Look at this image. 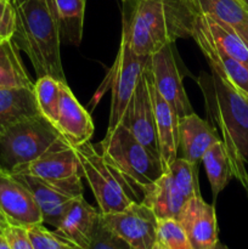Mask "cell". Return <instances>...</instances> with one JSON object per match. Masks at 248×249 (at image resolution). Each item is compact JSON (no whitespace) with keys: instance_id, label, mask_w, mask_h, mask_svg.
I'll list each match as a JSON object with an SVG mask.
<instances>
[{"instance_id":"1","label":"cell","mask_w":248,"mask_h":249,"mask_svg":"<svg viewBox=\"0 0 248 249\" xmlns=\"http://www.w3.org/2000/svg\"><path fill=\"white\" fill-rule=\"evenodd\" d=\"M123 27L130 49L151 57L177 39L191 36L195 12L189 0H124Z\"/></svg>"},{"instance_id":"2","label":"cell","mask_w":248,"mask_h":249,"mask_svg":"<svg viewBox=\"0 0 248 249\" xmlns=\"http://www.w3.org/2000/svg\"><path fill=\"white\" fill-rule=\"evenodd\" d=\"M15 11L12 39L28 56L39 78L67 83L61 61V38L55 0H10Z\"/></svg>"},{"instance_id":"3","label":"cell","mask_w":248,"mask_h":249,"mask_svg":"<svg viewBox=\"0 0 248 249\" xmlns=\"http://www.w3.org/2000/svg\"><path fill=\"white\" fill-rule=\"evenodd\" d=\"M198 84L209 117L220 130L232 178L245 189L248 184V102L213 70L211 74L202 73Z\"/></svg>"},{"instance_id":"4","label":"cell","mask_w":248,"mask_h":249,"mask_svg":"<svg viewBox=\"0 0 248 249\" xmlns=\"http://www.w3.org/2000/svg\"><path fill=\"white\" fill-rule=\"evenodd\" d=\"M97 151L142 195L163 174L159 158L151 153L123 123L107 130Z\"/></svg>"},{"instance_id":"5","label":"cell","mask_w":248,"mask_h":249,"mask_svg":"<svg viewBox=\"0 0 248 249\" xmlns=\"http://www.w3.org/2000/svg\"><path fill=\"white\" fill-rule=\"evenodd\" d=\"M67 145L60 131L39 113L0 135V170L15 173L49 151Z\"/></svg>"},{"instance_id":"6","label":"cell","mask_w":248,"mask_h":249,"mask_svg":"<svg viewBox=\"0 0 248 249\" xmlns=\"http://www.w3.org/2000/svg\"><path fill=\"white\" fill-rule=\"evenodd\" d=\"M83 174L94 194L101 214L118 213L134 202H141L136 189L88 142L74 147Z\"/></svg>"},{"instance_id":"7","label":"cell","mask_w":248,"mask_h":249,"mask_svg":"<svg viewBox=\"0 0 248 249\" xmlns=\"http://www.w3.org/2000/svg\"><path fill=\"white\" fill-rule=\"evenodd\" d=\"M199 195L198 165L177 157L145 190L141 202L152 209L157 219H177L185 204Z\"/></svg>"},{"instance_id":"8","label":"cell","mask_w":248,"mask_h":249,"mask_svg":"<svg viewBox=\"0 0 248 249\" xmlns=\"http://www.w3.org/2000/svg\"><path fill=\"white\" fill-rule=\"evenodd\" d=\"M146 58L139 57L131 50L125 31L122 29L119 50L111 74V112L107 130L116 128L123 121Z\"/></svg>"},{"instance_id":"9","label":"cell","mask_w":248,"mask_h":249,"mask_svg":"<svg viewBox=\"0 0 248 249\" xmlns=\"http://www.w3.org/2000/svg\"><path fill=\"white\" fill-rule=\"evenodd\" d=\"M151 70V57H147L122 123L151 153L160 160L155 109L150 90Z\"/></svg>"},{"instance_id":"10","label":"cell","mask_w":248,"mask_h":249,"mask_svg":"<svg viewBox=\"0 0 248 249\" xmlns=\"http://www.w3.org/2000/svg\"><path fill=\"white\" fill-rule=\"evenodd\" d=\"M11 174V173H10ZM31 191L40 209L43 224L57 228L72 199L83 195L82 180L55 182L31 174H12Z\"/></svg>"},{"instance_id":"11","label":"cell","mask_w":248,"mask_h":249,"mask_svg":"<svg viewBox=\"0 0 248 249\" xmlns=\"http://www.w3.org/2000/svg\"><path fill=\"white\" fill-rule=\"evenodd\" d=\"M105 224L130 249H152L157 243L158 219L142 202H134L118 213L101 214Z\"/></svg>"},{"instance_id":"12","label":"cell","mask_w":248,"mask_h":249,"mask_svg":"<svg viewBox=\"0 0 248 249\" xmlns=\"http://www.w3.org/2000/svg\"><path fill=\"white\" fill-rule=\"evenodd\" d=\"M153 83L160 96L168 102L173 111L180 118L194 113L189 101L184 83L181 68L177 63L174 44H169L151 56Z\"/></svg>"},{"instance_id":"13","label":"cell","mask_w":248,"mask_h":249,"mask_svg":"<svg viewBox=\"0 0 248 249\" xmlns=\"http://www.w3.org/2000/svg\"><path fill=\"white\" fill-rule=\"evenodd\" d=\"M0 211L11 226L28 229L43 224L40 209L31 191L4 170H0Z\"/></svg>"},{"instance_id":"14","label":"cell","mask_w":248,"mask_h":249,"mask_svg":"<svg viewBox=\"0 0 248 249\" xmlns=\"http://www.w3.org/2000/svg\"><path fill=\"white\" fill-rule=\"evenodd\" d=\"M191 36L208 61L211 70L215 71L231 89L235 90L248 102V66L230 57L220 49L216 48L204 27L202 26L197 12Z\"/></svg>"},{"instance_id":"15","label":"cell","mask_w":248,"mask_h":249,"mask_svg":"<svg viewBox=\"0 0 248 249\" xmlns=\"http://www.w3.org/2000/svg\"><path fill=\"white\" fill-rule=\"evenodd\" d=\"M194 249H212L219 242L215 208L202 196L187 202L177 219Z\"/></svg>"},{"instance_id":"16","label":"cell","mask_w":248,"mask_h":249,"mask_svg":"<svg viewBox=\"0 0 248 249\" xmlns=\"http://www.w3.org/2000/svg\"><path fill=\"white\" fill-rule=\"evenodd\" d=\"M18 173L55 182L74 181L84 177L79 158L71 145L53 148L11 174Z\"/></svg>"},{"instance_id":"17","label":"cell","mask_w":248,"mask_h":249,"mask_svg":"<svg viewBox=\"0 0 248 249\" xmlns=\"http://www.w3.org/2000/svg\"><path fill=\"white\" fill-rule=\"evenodd\" d=\"M55 128L72 147L90 141L94 134V124L89 112L75 99L67 83L60 84V101Z\"/></svg>"},{"instance_id":"18","label":"cell","mask_w":248,"mask_h":249,"mask_svg":"<svg viewBox=\"0 0 248 249\" xmlns=\"http://www.w3.org/2000/svg\"><path fill=\"white\" fill-rule=\"evenodd\" d=\"M99 218L100 211L90 206L82 195L72 199L55 232L77 249H87L91 243Z\"/></svg>"},{"instance_id":"19","label":"cell","mask_w":248,"mask_h":249,"mask_svg":"<svg viewBox=\"0 0 248 249\" xmlns=\"http://www.w3.org/2000/svg\"><path fill=\"white\" fill-rule=\"evenodd\" d=\"M150 90L151 95H152L153 109H155L156 130H157L158 146H159L160 162L163 165V172H165L169 165L177 158L179 117L156 89L155 83H153L152 70H151L150 75Z\"/></svg>"},{"instance_id":"20","label":"cell","mask_w":248,"mask_h":249,"mask_svg":"<svg viewBox=\"0 0 248 249\" xmlns=\"http://www.w3.org/2000/svg\"><path fill=\"white\" fill-rule=\"evenodd\" d=\"M220 140L215 128L195 112L179 119V150L189 162L199 165L207 150Z\"/></svg>"},{"instance_id":"21","label":"cell","mask_w":248,"mask_h":249,"mask_svg":"<svg viewBox=\"0 0 248 249\" xmlns=\"http://www.w3.org/2000/svg\"><path fill=\"white\" fill-rule=\"evenodd\" d=\"M199 14L228 24L248 46V5L245 0H189Z\"/></svg>"},{"instance_id":"22","label":"cell","mask_w":248,"mask_h":249,"mask_svg":"<svg viewBox=\"0 0 248 249\" xmlns=\"http://www.w3.org/2000/svg\"><path fill=\"white\" fill-rule=\"evenodd\" d=\"M39 114L33 89L0 88V135L15 124Z\"/></svg>"},{"instance_id":"23","label":"cell","mask_w":248,"mask_h":249,"mask_svg":"<svg viewBox=\"0 0 248 249\" xmlns=\"http://www.w3.org/2000/svg\"><path fill=\"white\" fill-rule=\"evenodd\" d=\"M19 49L12 38L0 41V88H29L34 83L19 55Z\"/></svg>"},{"instance_id":"24","label":"cell","mask_w":248,"mask_h":249,"mask_svg":"<svg viewBox=\"0 0 248 249\" xmlns=\"http://www.w3.org/2000/svg\"><path fill=\"white\" fill-rule=\"evenodd\" d=\"M197 15H198L202 26L204 27V29L211 36L213 43L216 45V48L220 49L223 53H225L230 57L248 66V46L240 38V36L231 27L223 23L219 19L199 14V12H197Z\"/></svg>"},{"instance_id":"25","label":"cell","mask_w":248,"mask_h":249,"mask_svg":"<svg viewBox=\"0 0 248 249\" xmlns=\"http://www.w3.org/2000/svg\"><path fill=\"white\" fill-rule=\"evenodd\" d=\"M61 41L78 46L83 38L87 0H55Z\"/></svg>"},{"instance_id":"26","label":"cell","mask_w":248,"mask_h":249,"mask_svg":"<svg viewBox=\"0 0 248 249\" xmlns=\"http://www.w3.org/2000/svg\"><path fill=\"white\" fill-rule=\"evenodd\" d=\"M214 199L223 191L232 178L230 162L223 141H218L207 150L202 157Z\"/></svg>"},{"instance_id":"27","label":"cell","mask_w":248,"mask_h":249,"mask_svg":"<svg viewBox=\"0 0 248 249\" xmlns=\"http://www.w3.org/2000/svg\"><path fill=\"white\" fill-rule=\"evenodd\" d=\"M62 82L53 77L38 78L34 83L33 91L38 111L53 126L57 121L58 101H60V84Z\"/></svg>"},{"instance_id":"28","label":"cell","mask_w":248,"mask_h":249,"mask_svg":"<svg viewBox=\"0 0 248 249\" xmlns=\"http://www.w3.org/2000/svg\"><path fill=\"white\" fill-rule=\"evenodd\" d=\"M157 242L165 249H194L177 219H158Z\"/></svg>"},{"instance_id":"29","label":"cell","mask_w":248,"mask_h":249,"mask_svg":"<svg viewBox=\"0 0 248 249\" xmlns=\"http://www.w3.org/2000/svg\"><path fill=\"white\" fill-rule=\"evenodd\" d=\"M27 233L34 249H77L55 231L48 230L43 224L28 228Z\"/></svg>"},{"instance_id":"30","label":"cell","mask_w":248,"mask_h":249,"mask_svg":"<svg viewBox=\"0 0 248 249\" xmlns=\"http://www.w3.org/2000/svg\"><path fill=\"white\" fill-rule=\"evenodd\" d=\"M87 249H130V247L125 241L122 240L105 224L101 213H100V218L97 221L96 229H95L94 236H92L91 243Z\"/></svg>"},{"instance_id":"31","label":"cell","mask_w":248,"mask_h":249,"mask_svg":"<svg viewBox=\"0 0 248 249\" xmlns=\"http://www.w3.org/2000/svg\"><path fill=\"white\" fill-rule=\"evenodd\" d=\"M15 33V11L10 0H0V38H12Z\"/></svg>"},{"instance_id":"32","label":"cell","mask_w":248,"mask_h":249,"mask_svg":"<svg viewBox=\"0 0 248 249\" xmlns=\"http://www.w3.org/2000/svg\"><path fill=\"white\" fill-rule=\"evenodd\" d=\"M4 235L12 249H34L27 233V229L10 225Z\"/></svg>"},{"instance_id":"33","label":"cell","mask_w":248,"mask_h":249,"mask_svg":"<svg viewBox=\"0 0 248 249\" xmlns=\"http://www.w3.org/2000/svg\"><path fill=\"white\" fill-rule=\"evenodd\" d=\"M10 224L7 223L6 218L4 216V214L1 213V211H0V235H4L5 231H6V229L9 228Z\"/></svg>"},{"instance_id":"34","label":"cell","mask_w":248,"mask_h":249,"mask_svg":"<svg viewBox=\"0 0 248 249\" xmlns=\"http://www.w3.org/2000/svg\"><path fill=\"white\" fill-rule=\"evenodd\" d=\"M0 249H12L5 235H0Z\"/></svg>"},{"instance_id":"35","label":"cell","mask_w":248,"mask_h":249,"mask_svg":"<svg viewBox=\"0 0 248 249\" xmlns=\"http://www.w3.org/2000/svg\"><path fill=\"white\" fill-rule=\"evenodd\" d=\"M212 249H229V248H228V247H226V246H225V245H223V243L218 242V243H216V245H215V246H214V247H213V248H212Z\"/></svg>"},{"instance_id":"36","label":"cell","mask_w":248,"mask_h":249,"mask_svg":"<svg viewBox=\"0 0 248 249\" xmlns=\"http://www.w3.org/2000/svg\"><path fill=\"white\" fill-rule=\"evenodd\" d=\"M152 249H165V248L163 247V246L160 245L159 242H157V243H156V245H155V247H153Z\"/></svg>"},{"instance_id":"37","label":"cell","mask_w":248,"mask_h":249,"mask_svg":"<svg viewBox=\"0 0 248 249\" xmlns=\"http://www.w3.org/2000/svg\"><path fill=\"white\" fill-rule=\"evenodd\" d=\"M245 190H246V192H247V196H248V184H247V186L245 187Z\"/></svg>"},{"instance_id":"38","label":"cell","mask_w":248,"mask_h":249,"mask_svg":"<svg viewBox=\"0 0 248 249\" xmlns=\"http://www.w3.org/2000/svg\"><path fill=\"white\" fill-rule=\"evenodd\" d=\"M245 1H246V2H247V5H248V0H245Z\"/></svg>"},{"instance_id":"39","label":"cell","mask_w":248,"mask_h":249,"mask_svg":"<svg viewBox=\"0 0 248 249\" xmlns=\"http://www.w3.org/2000/svg\"><path fill=\"white\" fill-rule=\"evenodd\" d=\"M2 40V38H0V41H1Z\"/></svg>"},{"instance_id":"40","label":"cell","mask_w":248,"mask_h":249,"mask_svg":"<svg viewBox=\"0 0 248 249\" xmlns=\"http://www.w3.org/2000/svg\"><path fill=\"white\" fill-rule=\"evenodd\" d=\"M123 1H124V0H123Z\"/></svg>"}]
</instances>
